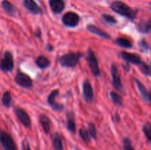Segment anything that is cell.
Returning a JSON list of instances; mask_svg holds the SVG:
<instances>
[{"instance_id":"cell-1","label":"cell","mask_w":151,"mask_h":150,"mask_svg":"<svg viewBox=\"0 0 151 150\" xmlns=\"http://www.w3.org/2000/svg\"><path fill=\"white\" fill-rule=\"evenodd\" d=\"M111 8L120 16L131 20H134L137 16V11L121 1H114L111 4Z\"/></svg>"},{"instance_id":"cell-2","label":"cell","mask_w":151,"mask_h":150,"mask_svg":"<svg viewBox=\"0 0 151 150\" xmlns=\"http://www.w3.org/2000/svg\"><path fill=\"white\" fill-rule=\"evenodd\" d=\"M83 54L80 52H69L62 55L59 59V63L64 67H75Z\"/></svg>"},{"instance_id":"cell-3","label":"cell","mask_w":151,"mask_h":150,"mask_svg":"<svg viewBox=\"0 0 151 150\" xmlns=\"http://www.w3.org/2000/svg\"><path fill=\"white\" fill-rule=\"evenodd\" d=\"M0 145L3 150H18L14 140L10 134L0 128Z\"/></svg>"},{"instance_id":"cell-4","label":"cell","mask_w":151,"mask_h":150,"mask_svg":"<svg viewBox=\"0 0 151 150\" xmlns=\"http://www.w3.org/2000/svg\"><path fill=\"white\" fill-rule=\"evenodd\" d=\"M14 67V60L10 51H6L0 59V70L4 72L11 71Z\"/></svg>"},{"instance_id":"cell-5","label":"cell","mask_w":151,"mask_h":150,"mask_svg":"<svg viewBox=\"0 0 151 150\" xmlns=\"http://www.w3.org/2000/svg\"><path fill=\"white\" fill-rule=\"evenodd\" d=\"M87 61L88 63L90 69L91 73L94 76H100V69L99 67V63L96 57L94 51L91 49H88V54H87Z\"/></svg>"},{"instance_id":"cell-6","label":"cell","mask_w":151,"mask_h":150,"mask_svg":"<svg viewBox=\"0 0 151 150\" xmlns=\"http://www.w3.org/2000/svg\"><path fill=\"white\" fill-rule=\"evenodd\" d=\"M15 82L19 86L24 88H29L32 86V80L29 75L18 70L15 76Z\"/></svg>"},{"instance_id":"cell-7","label":"cell","mask_w":151,"mask_h":150,"mask_svg":"<svg viewBox=\"0 0 151 150\" xmlns=\"http://www.w3.org/2000/svg\"><path fill=\"white\" fill-rule=\"evenodd\" d=\"M62 21L68 27H75L79 24L80 16L74 12H67L63 15Z\"/></svg>"},{"instance_id":"cell-8","label":"cell","mask_w":151,"mask_h":150,"mask_svg":"<svg viewBox=\"0 0 151 150\" xmlns=\"http://www.w3.org/2000/svg\"><path fill=\"white\" fill-rule=\"evenodd\" d=\"M14 113L16 117L18 118V119L20 121V122L24 126H25L26 127H30L31 119L29 118V114L24 109L19 107H15Z\"/></svg>"},{"instance_id":"cell-9","label":"cell","mask_w":151,"mask_h":150,"mask_svg":"<svg viewBox=\"0 0 151 150\" xmlns=\"http://www.w3.org/2000/svg\"><path fill=\"white\" fill-rule=\"evenodd\" d=\"M120 56L122 57V60H125V62L128 63H131V64L137 65L139 66L142 63V60L141 57L139 55L134 53H129L126 52V51H122L120 53Z\"/></svg>"},{"instance_id":"cell-10","label":"cell","mask_w":151,"mask_h":150,"mask_svg":"<svg viewBox=\"0 0 151 150\" xmlns=\"http://www.w3.org/2000/svg\"><path fill=\"white\" fill-rule=\"evenodd\" d=\"M111 74L112 76V83H113L114 87L118 91H122V84L121 82L120 75H119L117 66L115 64H112L111 67Z\"/></svg>"},{"instance_id":"cell-11","label":"cell","mask_w":151,"mask_h":150,"mask_svg":"<svg viewBox=\"0 0 151 150\" xmlns=\"http://www.w3.org/2000/svg\"><path fill=\"white\" fill-rule=\"evenodd\" d=\"M83 92L86 101L87 102H91L94 99V90L88 79H86L83 84Z\"/></svg>"},{"instance_id":"cell-12","label":"cell","mask_w":151,"mask_h":150,"mask_svg":"<svg viewBox=\"0 0 151 150\" xmlns=\"http://www.w3.org/2000/svg\"><path fill=\"white\" fill-rule=\"evenodd\" d=\"M58 94H59L58 90H54V91H52L51 93H50V94L48 96V99H47V101H48V103L50 104V106L52 107L53 110H55V111H61V110L63 109V104L55 101V97L57 96Z\"/></svg>"},{"instance_id":"cell-13","label":"cell","mask_w":151,"mask_h":150,"mask_svg":"<svg viewBox=\"0 0 151 150\" xmlns=\"http://www.w3.org/2000/svg\"><path fill=\"white\" fill-rule=\"evenodd\" d=\"M135 82L137 84V88L139 91L140 95H141L142 98L144 100L145 102L147 103V104H151V93L147 91L145 86L139 80L135 79Z\"/></svg>"},{"instance_id":"cell-14","label":"cell","mask_w":151,"mask_h":150,"mask_svg":"<svg viewBox=\"0 0 151 150\" xmlns=\"http://www.w3.org/2000/svg\"><path fill=\"white\" fill-rule=\"evenodd\" d=\"M23 4L25 8L33 14H40L41 13V7L34 0H23Z\"/></svg>"},{"instance_id":"cell-15","label":"cell","mask_w":151,"mask_h":150,"mask_svg":"<svg viewBox=\"0 0 151 150\" xmlns=\"http://www.w3.org/2000/svg\"><path fill=\"white\" fill-rule=\"evenodd\" d=\"M51 10L55 13H60L65 7L63 0H49Z\"/></svg>"},{"instance_id":"cell-16","label":"cell","mask_w":151,"mask_h":150,"mask_svg":"<svg viewBox=\"0 0 151 150\" xmlns=\"http://www.w3.org/2000/svg\"><path fill=\"white\" fill-rule=\"evenodd\" d=\"M86 28L90 32L97 35V36L100 37V38H104V39H111V36L107 33V32H104V31L102 30L101 29L97 27V26H94V25L88 24L87 25Z\"/></svg>"},{"instance_id":"cell-17","label":"cell","mask_w":151,"mask_h":150,"mask_svg":"<svg viewBox=\"0 0 151 150\" xmlns=\"http://www.w3.org/2000/svg\"><path fill=\"white\" fill-rule=\"evenodd\" d=\"M1 7H2L3 10L10 16H15L17 13V10H16V7L8 0H3L1 1Z\"/></svg>"},{"instance_id":"cell-18","label":"cell","mask_w":151,"mask_h":150,"mask_svg":"<svg viewBox=\"0 0 151 150\" xmlns=\"http://www.w3.org/2000/svg\"><path fill=\"white\" fill-rule=\"evenodd\" d=\"M39 122L42 126L43 129H44V132L46 134L50 133V129H51V121H50V119H49L48 116L44 114L40 115Z\"/></svg>"},{"instance_id":"cell-19","label":"cell","mask_w":151,"mask_h":150,"mask_svg":"<svg viewBox=\"0 0 151 150\" xmlns=\"http://www.w3.org/2000/svg\"><path fill=\"white\" fill-rule=\"evenodd\" d=\"M67 129L72 133H75L76 131L75 114L73 112H68L67 113Z\"/></svg>"},{"instance_id":"cell-20","label":"cell","mask_w":151,"mask_h":150,"mask_svg":"<svg viewBox=\"0 0 151 150\" xmlns=\"http://www.w3.org/2000/svg\"><path fill=\"white\" fill-rule=\"evenodd\" d=\"M52 144L55 150H64L63 149L62 137L60 135V133L56 132L54 134V135L52 136Z\"/></svg>"},{"instance_id":"cell-21","label":"cell","mask_w":151,"mask_h":150,"mask_svg":"<svg viewBox=\"0 0 151 150\" xmlns=\"http://www.w3.org/2000/svg\"><path fill=\"white\" fill-rule=\"evenodd\" d=\"M35 63L37 66L41 69H44L50 66V60L47 58V57L44 55H41L38 57V58L35 60Z\"/></svg>"},{"instance_id":"cell-22","label":"cell","mask_w":151,"mask_h":150,"mask_svg":"<svg viewBox=\"0 0 151 150\" xmlns=\"http://www.w3.org/2000/svg\"><path fill=\"white\" fill-rule=\"evenodd\" d=\"M115 43L118 46H119L121 47H123V48L130 49L133 47L132 42L125 38H117L115 40Z\"/></svg>"},{"instance_id":"cell-23","label":"cell","mask_w":151,"mask_h":150,"mask_svg":"<svg viewBox=\"0 0 151 150\" xmlns=\"http://www.w3.org/2000/svg\"><path fill=\"white\" fill-rule=\"evenodd\" d=\"M1 102L5 107H10L12 104V96L10 91H5L1 97Z\"/></svg>"},{"instance_id":"cell-24","label":"cell","mask_w":151,"mask_h":150,"mask_svg":"<svg viewBox=\"0 0 151 150\" xmlns=\"http://www.w3.org/2000/svg\"><path fill=\"white\" fill-rule=\"evenodd\" d=\"M139 70L141 71L142 73L144 75L147 76H151V66L149 64H147L144 61L139 66Z\"/></svg>"},{"instance_id":"cell-25","label":"cell","mask_w":151,"mask_h":150,"mask_svg":"<svg viewBox=\"0 0 151 150\" xmlns=\"http://www.w3.org/2000/svg\"><path fill=\"white\" fill-rule=\"evenodd\" d=\"M143 132H144L147 141L151 144V123L149 121H147L145 123L142 127Z\"/></svg>"},{"instance_id":"cell-26","label":"cell","mask_w":151,"mask_h":150,"mask_svg":"<svg viewBox=\"0 0 151 150\" xmlns=\"http://www.w3.org/2000/svg\"><path fill=\"white\" fill-rule=\"evenodd\" d=\"M110 97L112 101H113L115 104H117V105L119 106L122 105V99L117 93L114 92V91H111Z\"/></svg>"},{"instance_id":"cell-27","label":"cell","mask_w":151,"mask_h":150,"mask_svg":"<svg viewBox=\"0 0 151 150\" xmlns=\"http://www.w3.org/2000/svg\"><path fill=\"white\" fill-rule=\"evenodd\" d=\"M79 134L81 138H82V140L84 142H86V144H88L90 142V135L86 129H84V128H82V129H80Z\"/></svg>"},{"instance_id":"cell-28","label":"cell","mask_w":151,"mask_h":150,"mask_svg":"<svg viewBox=\"0 0 151 150\" xmlns=\"http://www.w3.org/2000/svg\"><path fill=\"white\" fill-rule=\"evenodd\" d=\"M123 144V150H135L132 146L131 139L128 137H125L122 140Z\"/></svg>"},{"instance_id":"cell-29","label":"cell","mask_w":151,"mask_h":150,"mask_svg":"<svg viewBox=\"0 0 151 150\" xmlns=\"http://www.w3.org/2000/svg\"><path fill=\"white\" fill-rule=\"evenodd\" d=\"M88 132L91 138L94 139L97 138V129L94 123H89L88 124Z\"/></svg>"},{"instance_id":"cell-30","label":"cell","mask_w":151,"mask_h":150,"mask_svg":"<svg viewBox=\"0 0 151 150\" xmlns=\"http://www.w3.org/2000/svg\"><path fill=\"white\" fill-rule=\"evenodd\" d=\"M137 28H138L139 31L142 32V33H147V32H149L148 23H147V21L140 22V23L137 25Z\"/></svg>"},{"instance_id":"cell-31","label":"cell","mask_w":151,"mask_h":150,"mask_svg":"<svg viewBox=\"0 0 151 150\" xmlns=\"http://www.w3.org/2000/svg\"><path fill=\"white\" fill-rule=\"evenodd\" d=\"M102 19H103V21H106V23L111 24H115L117 23L116 19H115L114 16L109 14H103V16H102Z\"/></svg>"},{"instance_id":"cell-32","label":"cell","mask_w":151,"mask_h":150,"mask_svg":"<svg viewBox=\"0 0 151 150\" xmlns=\"http://www.w3.org/2000/svg\"><path fill=\"white\" fill-rule=\"evenodd\" d=\"M139 48L142 52H146L147 51H148L149 46L148 44L146 43L145 41L142 40V41H139Z\"/></svg>"},{"instance_id":"cell-33","label":"cell","mask_w":151,"mask_h":150,"mask_svg":"<svg viewBox=\"0 0 151 150\" xmlns=\"http://www.w3.org/2000/svg\"><path fill=\"white\" fill-rule=\"evenodd\" d=\"M22 150H31L30 149V146H29V142L27 139L23 140L22 143Z\"/></svg>"},{"instance_id":"cell-34","label":"cell","mask_w":151,"mask_h":150,"mask_svg":"<svg viewBox=\"0 0 151 150\" xmlns=\"http://www.w3.org/2000/svg\"><path fill=\"white\" fill-rule=\"evenodd\" d=\"M34 35L37 38H40L41 36V31L40 29H36L34 32Z\"/></svg>"},{"instance_id":"cell-35","label":"cell","mask_w":151,"mask_h":150,"mask_svg":"<svg viewBox=\"0 0 151 150\" xmlns=\"http://www.w3.org/2000/svg\"><path fill=\"white\" fill-rule=\"evenodd\" d=\"M148 23V27H149V31H151V19L147 21Z\"/></svg>"},{"instance_id":"cell-36","label":"cell","mask_w":151,"mask_h":150,"mask_svg":"<svg viewBox=\"0 0 151 150\" xmlns=\"http://www.w3.org/2000/svg\"><path fill=\"white\" fill-rule=\"evenodd\" d=\"M47 49H48L50 51H51L53 49V47L51 45H48V46H47Z\"/></svg>"},{"instance_id":"cell-37","label":"cell","mask_w":151,"mask_h":150,"mask_svg":"<svg viewBox=\"0 0 151 150\" xmlns=\"http://www.w3.org/2000/svg\"><path fill=\"white\" fill-rule=\"evenodd\" d=\"M150 6H151V3H150Z\"/></svg>"}]
</instances>
